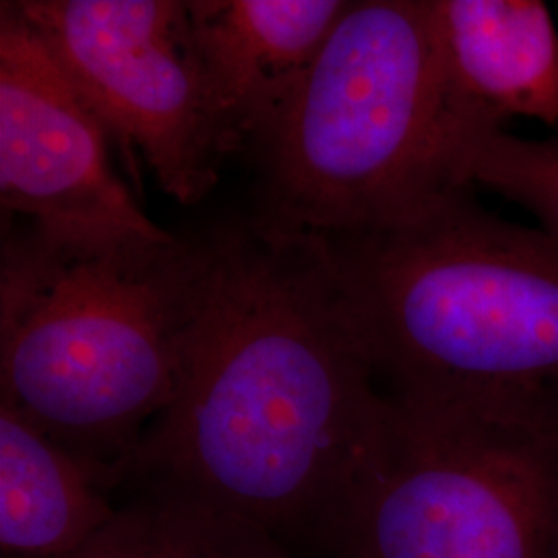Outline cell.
Listing matches in <instances>:
<instances>
[{"instance_id":"cell-12","label":"cell","mask_w":558,"mask_h":558,"mask_svg":"<svg viewBox=\"0 0 558 558\" xmlns=\"http://www.w3.org/2000/svg\"><path fill=\"white\" fill-rule=\"evenodd\" d=\"M468 182L518 201L558 240V140L527 141L490 133L468 160Z\"/></svg>"},{"instance_id":"cell-10","label":"cell","mask_w":558,"mask_h":558,"mask_svg":"<svg viewBox=\"0 0 558 558\" xmlns=\"http://www.w3.org/2000/svg\"><path fill=\"white\" fill-rule=\"evenodd\" d=\"M80 461L0 403L2 558H62L94 538L117 509Z\"/></svg>"},{"instance_id":"cell-5","label":"cell","mask_w":558,"mask_h":558,"mask_svg":"<svg viewBox=\"0 0 558 558\" xmlns=\"http://www.w3.org/2000/svg\"><path fill=\"white\" fill-rule=\"evenodd\" d=\"M389 399L317 534L331 558H558V424Z\"/></svg>"},{"instance_id":"cell-8","label":"cell","mask_w":558,"mask_h":558,"mask_svg":"<svg viewBox=\"0 0 558 558\" xmlns=\"http://www.w3.org/2000/svg\"><path fill=\"white\" fill-rule=\"evenodd\" d=\"M350 2L193 0L189 25L214 110L234 149L313 66Z\"/></svg>"},{"instance_id":"cell-9","label":"cell","mask_w":558,"mask_h":558,"mask_svg":"<svg viewBox=\"0 0 558 558\" xmlns=\"http://www.w3.org/2000/svg\"><path fill=\"white\" fill-rule=\"evenodd\" d=\"M449 80L495 131L513 117L558 124V32L538 0H433Z\"/></svg>"},{"instance_id":"cell-1","label":"cell","mask_w":558,"mask_h":558,"mask_svg":"<svg viewBox=\"0 0 558 558\" xmlns=\"http://www.w3.org/2000/svg\"><path fill=\"white\" fill-rule=\"evenodd\" d=\"M375 383L319 239L221 228L193 240L177 393L129 480L319 534L385 437Z\"/></svg>"},{"instance_id":"cell-11","label":"cell","mask_w":558,"mask_h":558,"mask_svg":"<svg viewBox=\"0 0 558 558\" xmlns=\"http://www.w3.org/2000/svg\"><path fill=\"white\" fill-rule=\"evenodd\" d=\"M62 558H296L259 523L199 500L141 490Z\"/></svg>"},{"instance_id":"cell-3","label":"cell","mask_w":558,"mask_h":558,"mask_svg":"<svg viewBox=\"0 0 558 558\" xmlns=\"http://www.w3.org/2000/svg\"><path fill=\"white\" fill-rule=\"evenodd\" d=\"M497 133L459 100L433 0L350 2L294 92L251 140L253 223L336 239L465 193L468 160Z\"/></svg>"},{"instance_id":"cell-7","label":"cell","mask_w":558,"mask_h":558,"mask_svg":"<svg viewBox=\"0 0 558 558\" xmlns=\"http://www.w3.org/2000/svg\"><path fill=\"white\" fill-rule=\"evenodd\" d=\"M110 135L13 2L0 9V201L48 244L81 253L151 248L174 236L140 207Z\"/></svg>"},{"instance_id":"cell-4","label":"cell","mask_w":558,"mask_h":558,"mask_svg":"<svg viewBox=\"0 0 558 558\" xmlns=\"http://www.w3.org/2000/svg\"><path fill=\"white\" fill-rule=\"evenodd\" d=\"M193 240L81 253L2 242L0 403L110 493L177 393Z\"/></svg>"},{"instance_id":"cell-2","label":"cell","mask_w":558,"mask_h":558,"mask_svg":"<svg viewBox=\"0 0 558 558\" xmlns=\"http://www.w3.org/2000/svg\"><path fill=\"white\" fill-rule=\"evenodd\" d=\"M319 242L391 398L558 424L557 239L465 191Z\"/></svg>"},{"instance_id":"cell-6","label":"cell","mask_w":558,"mask_h":558,"mask_svg":"<svg viewBox=\"0 0 558 558\" xmlns=\"http://www.w3.org/2000/svg\"><path fill=\"white\" fill-rule=\"evenodd\" d=\"M21 17L129 158L182 205L236 151L214 110L179 0H20Z\"/></svg>"}]
</instances>
